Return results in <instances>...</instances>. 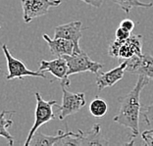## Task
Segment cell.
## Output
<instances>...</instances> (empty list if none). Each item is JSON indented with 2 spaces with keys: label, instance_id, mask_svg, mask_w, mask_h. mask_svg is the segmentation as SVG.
Masks as SVG:
<instances>
[{
  "label": "cell",
  "instance_id": "6da1fadb",
  "mask_svg": "<svg viewBox=\"0 0 153 146\" xmlns=\"http://www.w3.org/2000/svg\"><path fill=\"white\" fill-rule=\"evenodd\" d=\"M150 79L146 76H138L134 88L125 96L119 97L121 103L119 112L114 117V122L128 128L131 131V139L140 133V115L141 114L140 94Z\"/></svg>",
  "mask_w": 153,
  "mask_h": 146
},
{
  "label": "cell",
  "instance_id": "7a4b0ae2",
  "mask_svg": "<svg viewBox=\"0 0 153 146\" xmlns=\"http://www.w3.org/2000/svg\"><path fill=\"white\" fill-rule=\"evenodd\" d=\"M142 36L134 34L126 40L115 39L110 44L108 54L111 57L124 59L133 58L134 56H141L142 54Z\"/></svg>",
  "mask_w": 153,
  "mask_h": 146
},
{
  "label": "cell",
  "instance_id": "3957f363",
  "mask_svg": "<svg viewBox=\"0 0 153 146\" xmlns=\"http://www.w3.org/2000/svg\"><path fill=\"white\" fill-rule=\"evenodd\" d=\"M34 95H36V111H34V117H36V119H34V123L32 128H30L29 135L27 137L25 146L30 145V142L32 140L33 134L36 133V131L38 128L42 126V125L55 119V117H56L53 112V107L58 105L56 100H48V101L47 100H44L39 92H36Z\"/></svg>",
  "mask_w": 153,
  "mask_h": 146
},
{
  "label": "cell",
  "instance_id": "277c9868",
  "mask_svg": "<svg viewBox=\"0 0 153 146\" xmlns=\"http://www.w3.org/2000/svg\"><path fill=\"white\" fill-rule=\"evenodd\" d=\"M63 57L66 59L69 67V76L83 72H90L97 75L99 74L100 70L103 68L102 64L91 60L83 50L79 52V53H74L72 55H67V56Z\"/></svg>",
  "mask_w": 153,
  "mask_h": 146
},
{
  "label": "cell",
  "instance_id": "5b68a950",
  "mask_svg": "<svg viewBox=\"0 0 153 146\" xmlns=\"http://www.w3.org/2000/svg\"><path fill=\"white\" fill-rule=\"evenodd\" d=\"M108 141L103 137L100 125H94L88 133L79 130L73 135H70L61 142V145H108Z\"/></svg>",
  "mask_w": 153,
  "mask_h": 146
},
{
  "label": "cell",
  "instance_id": "8992f818",
  "mask_svg": "<svg viewBox=\"0 0 153 146\" xmlns=\"http://www.w3.org/2000/svg\"><path fill=\"white\" fill-rule=\"evenodd\" d=\"M2 50L4 52L7 61V69H8V74L6 76L7 81H10V79H24V78H27V76L46 79V76H45L44 72L30 71L20 59L13 57L6 44H2Z\"/></svg>",
  "mask_w": 153,
  "mask_h": 146
},
{
  "label": "cell",
  "instance_id": "52a82bcc",
  "mask_svg": "<svg viewBox=\"0 0 153 146\" xmlns=\"http://www.w3.org/2000/svg\"><path fill=\"white\" fill-rule=\"evenodd\" d=\"M62 87V105L59 106V119L61 121L65 120L69 116H72L76 113H78L79 110H82L85 106V95L83 92L74 93L68 91L66 89V85L61 82Z\"/></svg>",
  "mask_w": 153,
  "mask_h": 146
},
{
  "label": "cell",
  "instance_id": "ba28073f",
  "mask_svg": "<svg viewBox=\"0 0 153 146\" xmlns=\"http://www.w3.org/2000/svg\"><path fill=\"white\" fill-rule=\"evenodd\" d=\"M61 0H22L23 19L29 24L33 19L46 15L52 7H58Z\"/></svg>",
  "mask_w": 153,
  "mask_h": 146
},
{
  "label": "cell",
  "instance_id": "9c48e42d",
  "mask_svg": "<svg viewBox=\"0 0 153 146\" xmlns=\"http://www.w3.org/2000/svg\"><path fill=\"white\" fill-rule=\"evenodd\" d=\"M82 26L81 21H73L68 24L57 26L54 30V38H64L72 41L75 45V53H79L82 51L79 47V40L82 36Z\"/></svg>",
  "mask_w": 153,
  "mask_h": 146
},
{
  "label": "cell",
  "instance_id": "30bf717a",
  "mask_svg": "<svg viewBox=\"0 0 153 146\" xmlns=\"http://www.w3.org/2000/svg\"><path fill=\"white\" fill-rule=\"evenodd\" d=\"M39 72H46L51 73L55 78L59 79L62 83H64L66 86H70V79H69V67L67 61L64 57H57L54 60L46 61L40 60L39 62Z\"/></svg>",
  "mask_w": 153,
  "mask_h": 146
},
{
  "label": "cell",
  "instance_id": "8fae6325",
  "mask_svg": "<svg viewBox=\"0 0 153 146\" xmlns=\"http://www.w3.org/2000/svg\"><path fill=\"white\" fill-rule=\"evenodd\" d=\"M127 72L153 79V56L150 54H142L141 56L128 59Z\"/></svg>",
  "mask_w": 153,
  "mask_h": 146
},
{
  "label": "cell",
  "instance_id": "7c38bea8",
  "mask_svg": "<svg viewBox=\"0 0 153 146\" xmlns=\"http://www.w3.org/2000/svg\"><path fill=\"white\" fill-rule=\"evenodd\" d=\"M127 72V60L121 62L118 67L112 69L106 73H99L96 75V85L99 91L102 89L113 86L124 78L125 73Z\"/></svg>",
  "mask_w": 153,
  "mask_h": 146
},
{
  "label": "cell",
  "instance_id": "4fadbf2b",
  "mask_svg": "<svg viewBox=\"0 0 153 146\" xmlns=\"http://www.w3.org/2000/svg\"><path fill=\"white\" fill-rule=\"evenodd\" d=\"M44 40L47 42L49 50L52 55L57 57H63L67 55H72L75 53V45L70 40L64 39V38H51L47 34H43Z\"/></svg>",
  "mask_w": 153,
  "mask_h": 146
},
{
  "label": "cell",
  "instance_id": "5bb4252c",
  "mask_svg": "<svg viewBox=\"0 0 153 146\" xmlns=\"http://www.w3.org/2000/svg\"><path fill=\"white\" fill-rule=\"evenodd\" d=\"M75 133H73L72 130L68 131H62L59 130L57 135L51 136V135H45L44 133H40V131L36 130V133L33 134L32 140L30 142V145L33 146H41V145H61V142L63 141L65 138H67L70 135H73Z\"/></svg>",
  "mask_w": 153,
  "mask_h": 146
},
{
  "label": "cell",
  "instance_id": "9a60e30c",
  "mask_svg": "<svg viewBox=\"0 0 153 146\" xmlns=\"http://www.w3.org/2000/svg\"><path fill=\"white\" fill-rule=\"evenodd\" d=\"M12 114H15V111L4 110L0 114V136L7 139L9 145L11 146L14 144V137L9 133L8 127H10L13 125V121L10 120L8 116Z\"/></svg>",
  "mask_w": 153,
  "mask_h": 146
},
{
  "label": "cell",
  "instance_id": "2e32d148",
  "mask_svg": "<svg viewBox=\"0 0 153 146\" xmlns=\"http://www.w3.org/2000/svg\"><path fill=\"white\" fill-rule=\"evenodd\" d=\"M108 105L103 98L96 96L89 105V112L95 118H102L107 114Z\"/></svg>",
  "mask_w": 153,
  "mask_h": 146
},
{
  "label": "cell",
  "instance_id": "e0dca14e",
  "mask_svg": "<svg viewBox=\"0 0 153 146\" xmlns=\"http://www.w3.org/2000/svg\"><path fill=\"white\" fill-rule=\"evenodd\" d=\"M115 4L119 5L122 10H124L127 14L130 13V11L133 8L137 7H142V8H150L153 6V2L144 3L140 0H111Z\"/></svg>",
  "mask_w": 153,
  "mask_h": 146
},
{
  "label": "cell",
  "instance_id": "ac0fdd59",
  "mask_svg": "<svg viewBox=\"0 0 153 146\" xmlns=\"http://www.w3.org/2000/svg\"><path fill=\"white\" fill-rule=\"evenodd\" d=\"M141 115L143 116L144 121L146 122L148 126L153 125V103L150 105L142 107L141 108Z\"/></svg>",
  "mask_w": 153,
  "mask_h": 146
},
{
  "label": "cell",
  "instance_id": "d6986e66",
  "mask_svg": "<svg viewBox=\"0 0 153 146\" xmlns=\"http://www.w3.org/2000/svg\"><path fill=\"white\" fill-rule=\"evenodd\" d=\"M131 36V33L128 32V30L123 29L122 27H119L115 33V36H116V39L119 40H126L128 37Z\"/></svg>",
  "mask_w": 153,
  "mask_h": 146
},
{
  "label": "cell",
  "instance_id": "ffe728a7",
  "mask_svg": "<svg viewBox=\"0 0 153 146\" xmlns=\"http://www.w3.org/2000/svg\"><path fill=\"white\" fill-rule=\"evenodd\" d=\"M141 138L145 145L153 146V130H144L141 133Z\"/></svg>",
  "mask_w": 153,
  "mask_h": 146
},
{
  "label": "cell",
  "instance_id": "44dd1931",
  "mask_svg": "<svg viewBox=\"0 0 153 146\" xmlns=\"http://www.w3.org/2000/svg\"><path fill=\"white\" fill-rule=\"evenodd\" d=\"M120 27H122L123 29L127 30H128V32L131 33L134 30V29L135 24L134 23L133 20H131V19H125V20H123L120 23Z\"/></svg>",
  "mask_w": 153,
  "mask_h": 146
},
{
  "label": "cell",
  "instance_id": "7402d4cb",
  "mask_svg": "<svg viewBox=\"0 0 153 146\" xmlns=\"http://www.w3.org/2000/svg\"><path fill=\"white\" fill-rule=\"evenodd\" d=\"M86 4H88L92 7H95V8H98L102 5V3L104 2V0H82Z\"/></svg>",
  "mask_w": 153,
  "mask_h": 146
},
{
  "label": "cell",
  "instance_id": "603a6c76",
  "mask_svg": "<svg viewBox=\"0 0 153 146\" xmlns=\"http://www.w3.org/2000/svg\"><path fill=\"white\" fill-rule=\"evenodd\" d=\"M0 27H1V25H0Z\"/></svg>",
  "mask_w": 153,
  "mask_h": 146
}]
</instances>
